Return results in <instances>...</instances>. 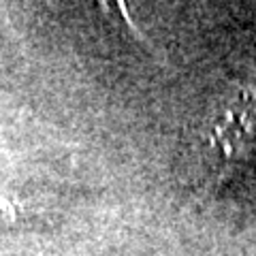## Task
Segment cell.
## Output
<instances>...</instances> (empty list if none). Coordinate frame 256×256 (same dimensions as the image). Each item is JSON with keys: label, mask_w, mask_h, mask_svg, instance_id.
Listing matches in <instances>:
<instances>
[{"label": "cell", "mask_w": 256, "mask_h": 256, "mask_svg": "<svg viewBox=\"0 0 256 256\" xmlns=\"http://www.w3.org/2000/svg\"><path fill=\"white\" fill-rule=\"evenodd\" d=\"M90 2L100 11V15L111 24V26H116L120 32H124L126 36H130L134 43H139V45L150 50V41L137 28L130 11H128L126 0H90Z\"/></svg>", "instance_id": "cell-2"}, {"label": "cell", "mask_w": 256, "mask_h": 256, "mask_svg": "<svg viewBox=\"0 0 256 256\" xmlns=\"http://www.w3.org/2000/svg\"><path fill=\"white\" fill-rule=\"evenodd\" d=\"M256 143V82L239 84L203 126L201 160L207 184L218 188L248 160Z\"/></svg>", "instance_id": "cell-1"}, {"label": "cell", "mask_w": 256, "mask_h": 256, "mask_svg": "<svg viewBox=\"0 0 256 256\" xmlns=\"http://www.w3.org/2000/svg\"><path fill=\"white\" fill-rule=\"evenodd\" d=\"M20 216H22L20 210L11 201H2L0 198V230L13 228L20 222Z\"/></svg>", "instance_id": "cell-3"}]
</instances>
